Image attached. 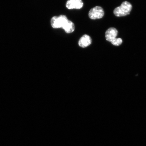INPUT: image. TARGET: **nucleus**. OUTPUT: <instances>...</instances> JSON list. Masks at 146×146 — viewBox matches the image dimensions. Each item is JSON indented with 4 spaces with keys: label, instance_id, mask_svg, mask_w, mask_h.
<instances>
[{
    "label": "nucleus",
    "instance_id": "obj_1",
    "mask_svg": "<svg viewBox=\"0 0 146 146\" xmlns=\"http://www.w3.org/2000/svg\"><path fill=\"white\" fill-rule=\"evenodd\" d=\"M118 34V31L114 27H110L105 33V37L107 41L110 42L113 45L118 46L123 43V40L120 38H116Z\"/></svg>",
    "mask_w": 146,
    "mask_h": 146
},
{
    "label": "nucleus",
    "instance_id": "obj_2",
    "mask_svg": "<svg viewBox=\"0 0 146 146\" xmlns=\"http://www.w3.org/2000/svg\"><path fill=\"white\" fill-rule=\"evenodd\" d=\"M132 9V5L127 1L123 2L120 6L115 8L113 13L117 17H122L128 15Z\"/></svg>",
    "mask_w": 146,
    "mask_h": 146
},
{
    "label": "nucleus",
    "instance_id": "obj_3",
    "mask_svg": "<svg viewBox=\"0 0 146 146\" xmlns=\"http://www.w3.org/2000/svg\"><path fill=\"white\" fill-rule=\"evenodd\" d=\"M68 20L66 16L64 15L54 16L51 20V24L53 28H62Z\"/></svg>",
    "mask_w": 146,
    "mask_h": 146
},
{
    "label": "nucleus",
    "instance_id": "obj_4",
    "mask_svg": "<svg viewBox=\"0 0 146 146\" xmlns=\"http://www.w3.org/2000/svg\"><path fill=\"white\" fill-rule=\"evenodd\" d=\"M104 14V11L102 7L96 6L91 9L89 11L88 15L91 19L95 20L103 18Z\"/></svg>",
    "mask_w": 146,
    "mask_h": 146
},
{
    "label": "nucleus",
    "instance_id": "obj_5",
    "mask_svg": "<svg viewBox=\"0 0 146 146\" xmlns=\"http://www.w3.org/2000/svg\"><path fill=\"white\" fill-rule=\"evenodd\" d=\"M84 3L82 0H68L66 3V7L68 9H81Z\"/></svg>",
    "mask_w": 146,
    "mask_h": 146
},
{
    "label": "nucleus",
    "instance_id": "obj_6",
    "mask_svg": "<svg viewBox=\"0 0 146 146\" xmlns=\"http://www.w3.org/2000/svg\"><path fill=\"white\" fill-rule=\"evenodd\" d=\"M92 43V39L87 35H84L80 38L78 41V45L82 48H85L90 45Z\"/></svg>",
    "mask_w": 146,
    "mask_h": 146
},
{
    "label": "nucleus",
    "instance_id": "obj_7",
    "mask_svg": "<svg viewBox=\"0 0 146 146\" xmlns=\"http://www.w3.org/2000/svg\"><path fill=\"white\" fill-rule=\"evenodd\" d=\"M62 28L64 29L67 33H70L74 31L75 25L72 21L68 20L62 27Z\"/></svg>",
    "mask_w": 146,
    "mask_h": 146
}]
</instances>
